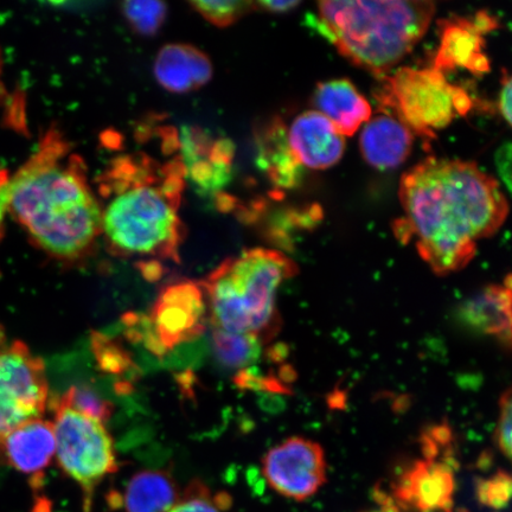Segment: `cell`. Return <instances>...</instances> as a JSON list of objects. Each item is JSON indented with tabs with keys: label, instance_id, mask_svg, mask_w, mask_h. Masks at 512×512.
I'll return each instance as SVG.
<instances>
[{
	"label": "cell",
	"instance_id": "cell-1",
	"mask_svg": "<svg viewBox=\"0 0 512 512\" xmlns=\"http://www.w3.org/2000/svg\"><path fill=\"white\" fill-rule=\"evenodd\" d=\"M399 197L405 215L394 223L395 236L414 241L438 275L469 265L478 242L495 235L509 214L496 179L459 159L422 160L401 177Z\"/></svg>",
	"mask_w": 512,
	"mask_h": 512
},
{
	"label": "cell",
	"instance_id": "cell-2",
	"mask_svg": "<svg viewBox=\"0 0 512 512\" xmlns=\"http://www.w3.org/2000/svg\"><path fill=\"white\" fill-rule=\"evenodd\" d=\"M8 213L50 258L76 264L94 252L101 211L86 164L50 130L8 185Z\"/></svg>",
	"mask_w": 512,
	"mask_h": 512
},
{
	"label": "cell",
	"instance_id": "cell-3",
	"mask_svg": "<svg viewBox=\"0 0 512 512\" xmlns=\"http://www.w3.org/2000/svg\"><path fill=\"white\" fill-rule=\"evenodd\" d=\"M182 159L159 163L144 152L115 158L99 179L101 236L125 259L179 262L184 228Z\"/></svg>",
	"mask_w": 512,
	"mask_h": 512
},
{
	"label": "cell",
	"instance_id": "cell-4",
	"mask_svg": "<svg viewBox=\"0 0 512 512\" xmlns=\"http://www.w3.org/2000/svg\"><path fill=\"white\" fill-rule=\"evenodd\" d=\"M434 14L433 2L330 0L317 4L313 24L344 59L381 79L412 53Z\"/></svg>",
	"mask_w": 512,
	"mask_h": 512
},
{
	"label": "cell",
	"instance_id": "cell-5",
	"mask_svg": "<svg viewBox=\"0 0 512 512\" xmlns=\"http://www.w3.org/2000/svg\"><path fill=\"white\" fill-rule=\"evenodd\" d=\"M297 273L296 262L275 249H248L224 260L202 283L211 326L272 342L281 328L279 288Z\"/></svg>",
	"mask_w": 512,
	"mask_h": 512
},
{
	"label": "cell",
	"instance_id": "cell-6",
	"mask_svg": "<svg viewBox=\"0 0 512 512\" xmlns=\"http://www.w3.org/2000/svg\"><path fill=\"white\" fill-rule=\"evenodd\" d=\"M381 112L393 115L425 140L471 111L473 102L462 87L451 85L434 68H400L380 79L375 92Z\"/></svg>",
	"mask_w": 512,
	"mask_h": 512
},
{
	"label": "cell",
	"instance_id": "cell-7",
	"mask_svg": "<svg viewBox=\"0 0 512 512\" xmlns=\"http://www.w3.org/2000/svg\"><path fill=\"white\" fill-rule=\"evenodd\" d=\"M209 310L202 283L179 280L162 288L149 315L124 316L126 335L156 356L195 341L207 330Z\"/></svg>",
	"mask_w": 512,
	"mask_h": 512
},
{
	"label": "cell",
	"instance_id": "cell-8",
	"mask_svg": "<svg viewBox=\"0 0 512 512\" xmlns=\"http://www.w3.org/2000/svg\"><path fill=\"white\" fill-rule=\"evenodd\" d=\"M53 408L57 463L79 484L83 511L91 512L96 488L119 470L113 438L102 422L55 402Z\"/></svg>",
	"mask_w": 512,
	"mask_h": 512
},
{
	"label": "cell",
	"instance_id": "cell-9",
	"mask_svg": "<svg viewBox=\"0 0 512 512\" xmlns=\"http://www.w3.org/2000/svg\"><path fill=\"white\" fill-rule=\"evenodd\" d=\"M46 366L23 342L0 350V443L10 432L46 412Z\"/></svg>",
	"mask_w": 512,
	"mask_h": 512
},
{
	"label": "cell",
	"instance_id": "cell-10",
	"mask_svg": "<svg viewBox=\"0 0 512 512\" xmlns=\"http://www.w3.org/2000/svg\"><path fill=\"white\" fill-rule=\"evenodd\" d=\"M325 453L316 441L288 438L262 459V475L277 494L297 502L317 494L326 482Z\"/></svg>",
	"mask_w": 512,
	"mask_h": 512
},
{
	"label": "cell",
	"instance_id": "cell-11",
	"mask_svg": "<svg viewBox=\"0 0 512 512\" xmlns=\"http://www.w3.org/2000/svg\"><path fill=\"white\" fill-rule=\"evenodd\" d=\"M456 459L452 453L416 460L393 485L398 508L414 512H453Z\"/></svg>",
	"mask_w": 512,
	"mask_h": 512
},
{
	"label": "cell",
	"instance_id": "cell-12",
	"mask_svg": "<svg viewBox=\"0 0 512 512\" xmlns=\"http://www.w3.org/2000/svg\"><path fill=\"white\" fill-rule=\"evenodd\" d=\"M438 27L440 44L432 68L444 75L458 68L476 76L490 72V61L484 54V36L498 27L494 17L480 11L473 18L440 19Z\"/></svg>",
	"mask_w": 512,
	"mask_h": 512
},
{
	"label": "cell",
	"instance_id": "cell-13",
	"mask_svg": "<svg viewBox=\"0 0 512 512\" xmlns=\"http://www.w3.org/2000/svg\"><path fill=\"white\" fill-rule=\"evenodd\" d=\"M287 138L299 164L312 170L330 169L344 155L345 137L317 111L298 115L287 132Z\"/></svg>",
	"mask_w": 512,
	"mask_h": 512
},
{
	"label": "cell",
	"instance_id": "cell-14",
	"mask_svg": "<svg viewBox=\"0 0 512 512\" xmlns=\"http://www.w3.org/2000/svg\"><path fill=\"white\" fill-rule=\"evenodd\" d=\"M56 451L53 422L36 419L10 432L0 443V458L40 484Z\"/></svg>",
	"mask_w": 512,
	"mask_h": 512
},
{
	"label": "cell",
	"instance_id": "cell-15",
	"mask_svg": "<svg viewBox=\"0 0 512 512\" xmlns=\"http://www.w3.org/2000/svg\"><path fill=\"white\" fill-rule=\"evenodd\" d=\"M414 134L393 115L379 113L363 127L360 147L364 160L377 170L398 168L411 156Z\"/></svg>",
	"mask_w": 512,
	"mask_h": 512
},
{
	"label": "cell",
	"instance_id": "cell-16",
	"mask_svg": "<svg viewBox=\"0 0 512 512\" xmlns=\"http://www.w3.org/2000/svg\"><path fill=\"white\" fill-rule=\"evenodd\" d=\"M313 104L344 137H351L373 117L369 101L345 79L318 83Z\"/></svg>",
	"mask_w": 512,
	"mask_h": 512
},
{
	"label": "cell",
	"instance_id": "cell-17",
	"mask_svg": "<svg viewBox=\"0 0 512 512\" xmlns=\"http://www.w3.org/2000/svg\"><path fill=\"white\" fill-rule=\"evenodd\" d=\"M155 75L172 93L195 91L210 80L213 66L209 57L188 44H170L159 51Z\"/></svg>",
	"mask_w": 512,
	"mask_h": 512
},
{
	"label": "cell",
	"instance_id": "cell-18",
	"mask_svg": "<svg viewBox=\"0 0 512 512\" xmlns=\"http://www.w3.org/2000/svg\"><path fill=\"white\" fill-rule=\"evenodd\" d=\"M466 325L499 342L511 344V277L503 285H491L460 307Z\"/></svg>",
	"mask_w": 512,
	"mask_h": 512
},
{
	"label": "cell",
	"instance_id": "cell-19",
	"mask_svg": "<svg viewBox=\"0 0 512 512\" xmlns=\"http://www.w3.org/2000/svg\"><path fill=\"white\" fill-rule=\"evenodd\" d=\"M179 496L176 480L169 471L145 470L133 475L123 494H114L110 503L125 512H169Z\"/></svg>",
	"mask_w": 512,
	"mask_h": 512
},
{
	"label": "cell",
	"instance_id": "cell-20",
	"mask_svg": "<svg viewBox=\"0 0 512 512\" xmlns=\"http://www.w3.org/2000/svg\"><path fill=\"white\" fill-rule=\"evenodd\" d=\"M268 176L280 188L291 189L299 181L300 165L288 144L283 121L275 119L267 128L261 149Z\"/></svg>",
	"mask_w": 512,
	"mask_h": 512
},
{
	"label": "cell",
	"instance_id": "cell-21",
	"mask_svg": "<svg viewBox=\"0 0 512 512\" xmlns=\"http://www.w3.org/2000/svg\"><path fill=\"white\" fill-rule=\"evenodd\" d=\"M262 344L251 336L230 334L213 329V350L222 366L233 370H246L259 360Z\"/></svg>",
	"mask_w": 512,
	"mask_h": 512
},
{
	"label": "cell",
	"instance_id": "cell-22",
	"mask_svg": "<svg viewBox=\"0 0 512 512\" xmlns=\"http://www.w3.org/2000/svg\"><path fill=\"white\" fill-rule=\"evenodd\" d=\"M55 403L73 409L88 418L98 420L102 424L110 420L114 412L112 402L102 398L95 389L85 386V384H76V386L70 387Z\"/></svg>",
	"mask_w": 512,
	"mask_h": 512
},
{
	"label": "cell",
	"instance_id": "cell-23",
	"mask_svg": "<svg viewBox=\"0 0 512 512\" xmlns=\"http://www.w3.org/2000/svg\"><path fill=\"white\" fill-rule=\"evenodd\" d=\"M232 505L228 494H214L206 484L192 482L169 512H227Z\"/></svg>",
	"mask_w": 512,
	"mask_h": 512
},
{
	"label": "cell",
	"instance_id": "cell-24",
	"mask_svg": "<svg viewBox=\"0 0 512 512\" xmlns=\"http://www.w3.org/2000/svg\"><path fill=\"white\" fill-rule=\"evenodd\" d=\"M123 10L134 30L140 35L150 36L162 27L168 9L160 2H126Z\"/></svg>",
	"mask_w": 512,
	"mask_h": 512
},
{
	"label": "cell",
	"instance_id": "cell-25",
	"mask_svg": "<svg viewBox=\"0 0 512 512\" xmlns=\"http://www.w3.org/2000/svg\"><path fill=\"white\" fill-rule=\"evenodd\" d=\"M192 8L207 19L216 27H229L238 19L247 15L248 12L255 10V4L252 2H235V0H227V2H194L191 3Z\"/></svg>",
	"mask_w": 512,
	"mask_h": 512
},
{
	"label": "cell",
	"instance_id": "cell-26",
	"mask_svg": "<svg viewBox=\"0 0 512 512\" xmlns=\"http://www.w3.org/2000/svg\"><path fill=\"white\" fill-rule=\"evenodd\" d=\"M92 347L99 366L112 374H124L133 368L130 355L112 339L95 332Z\"/></svg>",
	"mask_w": 512,
	"mask_h": 512
},
{
	"label": "cell",
	"instance_id": "cell-27",
	"mask_svg": "<svg viewBox=\"0 0 512 512\" xmlns=\"http://www.w3.org/2000/svg\"><path fill=\"white\" fill-rule=\"evenodd\" d=\"M512 480L508 472L499 470L494 476L478 480L476 495L485 507L501 510L507 507L511 497Z\"/></svg>",
	"mask_w": 512,
	"mask_h": 512
},
{
	"label": "cell",
	"instance_id": "cell-28",
	"mask_svg": "<svg viewBox=\"0 0 512 512\" xmlns=\"http://www.w3.org/2000/svg\"><path fill=\"white\" fill-rule=\"evenodd\" d=\"M512 396L511 389L505 390L499 400V414L494 439L504 457H511L512 438Z\"/></svg>",
	"mask_w": 512,
	"mask_h": 512
},
{
	"label": "cell",
	"instance_id": "cell-29",
	"mask_svg": "<svg viewBox=\"0 0 512 512\" xmlns=\"http://www.w3.org/2000/svg\"><path fill=\"white\" fill-rule=\"evenodd\" d=\"M511 96H512V83L511 76L507 70H503L501 79V89H499L497 107L499 114L502 115L505 123L511 125Z\"/></svg>",
	"mask_w": 512,
	"mask_h": 512
},
{
	"label": "cell",
	"instance_id": "cell-30",
	"mask_svg": "<svg viewBox=\"0 0 512 512\" xmlns=\"http://www.w3.org/2000/svg\"><path fill=\"white\" fill-rule=\"evenodd\" d=\"M496 165L503 179L505 187L511 189V144H505L498 150L496 156Z\"/></svg>",
	"mask_w": 512,
	"mask_h": 512
},
{
	"label": "cell",
	"instance_id": "cell-31",
	"mask_svg": "<svg viewBox=\"0 0 512 512\" xmlns=\"http://www.w3.org/2000/svg\"><path fill=\"white\" fill-rule=\"evenodd\" d=\"M255 9L272 12V14H285V12L296 9L300 2L297 0H272V2L254 3Z\"/></svg>",
	"mask_w": 512,
	"mask_h": 512
},
{
	"label": "cell",
	"instance_id": "cell-32",
	"mask_svg": "<svg viewBox=\"0 0 512 512\" xmlns=\"http://www.w3.org/2000/svg\"><path fill=\"white\" fill-rule=\"evenodd\" d=\"M377 507L366 512H402L392 497L384 495L383 492H376Z\"/></svg>",
	"mask_w": 512,
	"mask_h": 512
},
{
	"label": "cell",
	"instance_id": "cell-33",
	"mask_svg": "<svg viewBox=\"0 0 512 512\" xmlns=\"http://www.w3.org/2000/svg\"><path fill=\"white\" fill-rule=\"evenodd\" d=\"M8 202V187H5L3 190H0V240L4 236V222L5 216L8 214Z\"/></svg>",
	"mask_w": 512,
	"mask_h": 512
},
{
	"label": "cell",
	"instance_id": "cell-34",
	"mask_svg": "<svg viewBox=\"0 0 512 512\" xmlns=\"http://www.w3.org/2000/svg\"><path fill=\"white\" fill-rule=\"evenodd\" d=\"M3 56L2 50H0V100L4 99L6 96L5 86L3 83Z\"/></svg>",
	"mask_w": 512,
	"mask_h": 512
},
{
	"label": "cell",
	"instance_id": "cell-35",
	"mask_svg": "<svg viewBox=\"0 0 512 512\" xmlns=\"http://www.w3.org/2000/svg\"><path fill=\"white\" fill-rule=\"evenodd\" d=\"M11 175L8 171L0 169V190H3L10 182Z\"/></svg>",
	"mask_w": 512,
	"mask_h": 512
},
{
	"label": "cell",
	"instance_id": "cell-36",
	"mask_svg": "<svg viewBox=\"0 0 512 512\" xmlns=\"http://www.w3.org/2000/svg\"><path fill=\"white\" fill-rule=\"evenodd\" d=\"M6 345V338H5V332L2 328V325H0V350H2Z\"/></svg>",
	"mask_w": 512,
	"mask_h": 512
}]
</instances>
